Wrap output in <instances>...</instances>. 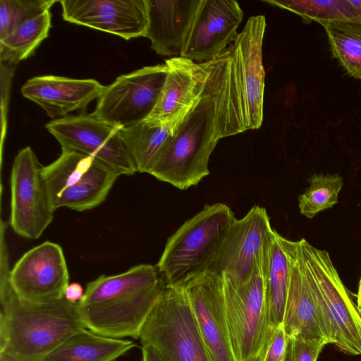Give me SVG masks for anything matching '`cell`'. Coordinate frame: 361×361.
Segmentation results:
<instances>
[{"instance_id": "6da1fadb", "label": "cell", "mask_w": 361, "mask_h": 361, "mask_svg": "<svg viewBox=\"0 0 361 361\" xmlns=\"http://www.w3.org/2000/svg\"><path fill=\"white\" fill-rule=\"evenodd\" d=\"M204 66L198 94L149 173L180 190L197 185L209 175V157L219 140L248 130L237 40Z\"/></svg>"}, {"instance_id": "7a4b0ae2", "label": "cell", "mask_w": 361, "mask_h": 361, "mask_svg": "<svg viewBox=\"0 0 361 361\" xmlns=\"http://www.w3.org/2000/svg\"><path fill=\"white\" fill-rule=\"evenodd\" d=\"M8 252L1 244L0 351L6 350L22 361H40L73 334L87 329L78 303L62 299L35 304L22 301L10 281Z\"/></svg>"}, {"instance_id": "3957f363", "label": "cell", "mask_w": 361, "mask_h": 361, "mask_svg": "<svg viewBox=\"0 0 361 361\" xmlns=\"http://www.w3.org/2000/svg\"><path fill=\"white\" fill-rule=\"evenodd\" d=\"M236 218L224 203L205 204L168 239L156 265L166 285L207 270Z\"/></svg>"}, {"instance_id": "277c9868", "label": "cell", "mask_w": 361, "mask_h": 361, "mask_svg": "<svg viewBox=\"0 0 361 361\" xmlns=\"http://www.w3.org/2000/svg\"><path fill=\"white\" fill-rule=\"evenodd\" d=\"M305 272L328 343L349 355H361V314L341 280L329 254L299 240Z\"/></svg>"}, {"instance_id": "5b68a950", "label": "cell", "mask_w": 361, "mask_h": 361, "mask_svg": "<svg viewBox=\"0 0 361 361\" xmlns=\"http://www.w3.org/2000/svg\"><path fill=\"white\" fill-rule=\"evenodd\" d=\"M139 339L164 361H211L188 297L181 285H166L142 325Z\"/></svg>"}, {"instance_id": "8992f818", "label": "cell", "mask_w": 361, "mask_h": 361, "mask_svg": "<svg viewBox=\"0 0 361 361\" xmlns=\"http://www.w3.org/2000/svg\"><path fill=\"white\" fill-rule=\"evenodd\" d=\"M41 173L53 209L78 212L102 203L121 176L93 156L65 148L54 162L42 166Z\"/></svg>"}, {"instance_id": "52a82bcc", "label": "cell", "mask_w": 361, "mask_h": 361, "mask_svg": "<svg viewBox=\"0 0 361 361\" xmlns=\"http://www.w3.org/2000/svg\"><path fill=\"white\" fill-rule=\"evenodd\" d=\"M268 253L269 251L245 282H236L221 274L230 339L236 361H255L264 344L266 331L264 270Z\"/></svg>"}, {"instance_id": "ba28073f", "label": "cell", "mask_w": 361, "mask_h": 361, "mask_svg": "<svg viewBox=\"0 0 361 361\" xmlns=\"http://www.w3.org/2000/svg\"><path fill=\"white\" fill-rule=\"evenodd\" d=\"M167 72L164 63L119 75L105 87L92 114L121 127L147 119L158 101Z\"/></svg>"}, {"instance_id": "9c48e42d", "label": "cell", "mask_w": 361, "mask_h": 361, "mask_svg": "<svg viewBox=\"0 0 361 361\" xmlns=\"http://www.w3.org/2000/svg\"><path fill=\"white\" fill-rule=\"evenodd\" d=\"M41 169L26 147L16 156L11 173L10 225L17 235L32 240L39 238L54 218Z\"/></svg>"}, {"instance_id": "30bf717a", "label": "cell", "mask_w": 361, "mask_h": 361, "mask_svg": "<svg viewBox=\"0 0 361 361\" xmlns=\"http://www.w3.org/2000/svg\"><path fill=\"white\" fill-rule=\"evenodd\" d=\"M45 128L61 148L93 156L120 175L131 176L137 172L120 136V126L91 114L54 119Z\"/></svg>"}, {"instance_id": "8fae6325", "label": "cell", "mask_w": 361, "mask_h": 361, "mask_svg": "<svg viewBox=\"0 0 361 361\" xmlns=\"http://www.w3.org/2000/svg\"><path fill=\"white\" fill-rule=\"evenodd\" d=\"M272 229L266 209L252 207L235 219L207 270L247 281L268 252Z\"/></svg>"}, {"instance_id": "7c38bea8", "label": "cell", "mask_w": 361, "mask_h": 361, "mask_svg": "<svg viewBox=\"0 0 361 361\" xmlns=\"http://www.w3.org/2000/svg\"><path fill=\"white\" fill-rule=\"evenodd\" d=\"M9 281L22 301L41 304L62 299L69 274L61 247L47 241L28 250L11 269Z\"/></svg>"}, {"instance_id": "4fadbf2b", "label": "cell", "mask_w": 361, "mask_h": 361, "mask_svg": "<svg viewBox=\"0 0 361 361\" xmlns=\"http://www.w3.org/2000/svg\"><path fill=\"white\" fill-rule=\"evenodd\" d=\"M166 286L162 278L155 286L139 292L116 294L87 305L78 302V312L85 327L94 333L114 338L137 339Z\"/></svg>"}, {"instance_id": "5bb4252c", "label": "cell", "mask_w": 361, "mask_h": 361, "mask_svg": "<svg viewBox=\"0 0 361 361\" xmlns=\"http://www.w3.org/2000/svg\"><path fill=\"white\" fill-rule=\"evenodd\" d=\"M181 285L190 301L211 361H236L226 318L221 274L204 271Z\"/></svg>"}, {"instance_id": "9a60e30c", "label": "cell", "mask_w": 361, "mask_h": 361, "mask_svg": "<svg viewBox=\"0 0 361 361\" xmlns=\"http://www.w3.org/2000/svg\"><path fill=\"white\" fill-rule=\"evenodd\" d=\"M243 16L235 0H200L180 56L199 63L217 59L237 39Z\"/></svg>"}, {"instance_id": "2e32d148", "label": "cell", "mask_w": 361, "mask_h": 361, "mask_svg": "<svg viewBox=\"0 0 361 361\" xmlns=\"http://www.w3.org/2000/svg\"><path fill=\"white\" fill-rule=\"evenodd\" d=\"M64 20L129 40L145 37L146 0H61Z\"/></svg>"}, {"instance_id": "e0dca14e", "label": "cell", "mask_w": 361, "mask_h": 361, "mask_svg": "<svg viewBox=\"0 0 361 361\" xmlns=\"http://www.w3.org/2000/svg\"><path fill=\"white\" fill-rule=\"evenodd\" d=\"M105 87L94 79L49 75L29 79L22 86L21 93L54 120L86 108L91 102L101 97Z\"/></svg>"}, {"instance_id": "ac0fdd59", "label": "cell", "mask_w": 361, "mask_h": 361, "mask_svg": "<svg viewBox=\"0 0 361 361\" xmlns=\"http://www.w3.org/2000/svg\"><path fill=\"white\" fill-rule=\"evenodd\" d=\"M167 75L158 101L145 120L159 124L179 123L200 91L204 62L175 56L165 61Z\"/></svg>"}, {"instance_id": "d6986e66", "label": "cell", "mask_w": 361, "mask_h": 361, "mask_svg": "<svg viewBox=\"0 0 361 361\" xmlns=\"http://www.w3.org/2000/svg\"><path fill=\"white\" fill-rule=\"evenodd\" d=\"M148 23L145 37L160 56L181 54L200 0H146Z\"/></svg>"}, {"instance_id": "ffe728a7", "label": "cell", "mask_w": 361, "mask_h": 361, "mask_svg": "<svg viewBox=\"0 0 361 361\" xmlns=\"http://www.w3.org/2000/svg\"><path fill=\"white\" fill-rule=\"evenodd\" d=\"M266 26L264 16H251L236 39L243 63L248 130L259 128L263 121L265 74L262 44Z\"/></svg>"}, {"instance_id": "44dd1931", "label": "cell", "mask_w": 361, "mask_h": 361, "mask_svg": "<svg viewBox=\"0 0 361 361\" xmlns=\"http://www.w3.org/2000/svg\"><path fill=\"white\" fill-rule=\"evenodd\" d=\"M298 245V241L288 240L275 229H272L264 270L266 320L264 341L283 324L292 264Z\"/></svg>"}, {"instance_id": "7402d4cb", "label": "cell", "mask_w": 361, "mask_h": 361, "mask_svg": "<svg viewBox=\"0 0 361 361\" xmlns=\"http://www.w3.org/2000/svg\"><path fill=\"white\" fill-rule=\"evenodd\" d=\"M295 254L283 325L288 337L328 341L321 314L307 281L299 240Z\"/></svg>"}, {"instance_id": "603a6c76", "label": "cell", "mask_w": 361, "mask_h": 361, "mask_svg": "<svg viewBox=\"0 0 361 361\" xmlns=\"http://www.w3.org/2000/svg\"><path fill=\"white\" fill-rule=\"evenodd\" d=\"M136 346L128 339L106 337L84 329L68 337L40 361H114Z\"/></svg>"}, {"instance_id": "cb8c5ba5", "label": "cell", "mask_w": 361, "mask_h": 361, "mask_svg": "<svg viewBox=\"0 0 361 361\" xmlns=\"http://www.w3.org/2000/svg\"><path fill=\"white\" fill-rule=\"evenodd\" d=\"M178 123L159 124L144 120L122 127L120 136L137 172L149 173L166 141Z\"/></svg>"}, {"instance_id": "d4e9b609", "label": "cell", "mask_w": 361, "mask_h": 361, "mask_svg": "<svg viewBox=\"0 0 361 361\" xmlns=\"http://www.w3.org/2000/svg\"><path fill=\"white\" fill-rule=\"evenodd\" d=\"M161 280L157 267L151 264H140L114 276L102 275L87 284L84 295L78 303L85 305L113 295L139 292L155 286Z\"/></svg>"}, {"instance_id": "484cf974", "label": "cell", "mask_w": 361, "mask_h": 361, "mask_svg": "<svg viewBox=\"0 0 361 361\" xmlns=\"http://www.w3.org/2000/svg\"><path fill=\"white\" fill-rule=\"evenodd\" d=\"M51 13L47 11L27 20L0 40L1 64L14 67L32 55L49 35Z\"/></svg>"}, {"instance_id": "4316f807", "label": "cell", "mask_w": 361, "mask_h": 361, "mask_svg": "<svg viewBox=\"0 0 361 361\" xmlns=\"http://www.w3.org/2000/svg\"><path fill=\"white\" fill-rule=\"evenodd\" d=\"M334 56L353 78L361 80V21L322 24Z\"/></svg>"}, {"instance_id": "83f0119b", "label": "cell", "mask_w": 361, "mask_h": 361, "mask_svg": "<svg viewBox=\"0 0 361 361\" xmlns=\"http://www.w3.org/2000/svg\"><path fill=\"white\" fill-rule=\"evenodd\" d=\"M271 6L299 15L305 22L315 20L320 24L339 20L361 21L349 0H263Z\"/></svg>"}, {"instance_id": "f1b7e54d", "label": "cell", "mask_w": 361, "mask_h": 361, "mask_svg": "<svg viewBox=\"0 0 361 361\" xmlns=\"http://www.w3.org/2000/svg\"><path fill=\"white\" fill-rule=\"evenodd\" d=\"M309 183V187L298 197V206L303 216L312 219L338 202L343 179L338 173H314Z\"/></svg>"}, {"instance_id": "f546056e", "label": "cell", "mask_w": 361, "mask_h": 361, "mask_svg": "<svg viewBox=\"0 0 361 361\" xmlns=\"http://www.w3.org/2000/svg\"><path fill=\"white\" fill-rule=\"evenodd\" d=\"M56 0H0V40L27 20L50 11Z\"/></svg>"}, {"instance_id": "4dcf8cb0", "label": "cell", "mask_w": 361, "mask_h": 361, "mask_svg": "<svg viewBox=\"0 0 361 361\" xmlns=\"http://www.w3.org/2000/svg\"><path fill=\"white\" fill-rule=\"evenodd\" d=\"M327 343L322 340H306L290 336L285 361H317Z\"/></svg>"}, {"instance_id": "1f68e13d", "label": "cell", "mask_w": 361, "mask_h": 361, "mask_svg": "<svg viewBox=\"0 0 361 361\" xmlns=\"http://www.w3.org/2000/svg\"><path fill=\"white\" fill-rule=\"evenodd\" d=\"M288 340L282 324L265 341L257 358L259 361H285Z\"/></svg>"}, {"instance_id": "d6a6232c", "label": "cell", "mask_w": 361, "mask_h": 361, "mask_svg": "<svg viewBox=\"0 0 361 361\" xmlns=\"http://www.w3.org/2000/svg\"><path fill=\"white\" fill-rule=\"evenodd\" d=\"M85 291L80 283H69L65 290L64 297L68 301L74 303L79 302L84 295Z\"/></svg>"}, {"instance_id": "836d02e7", "label": "cell", "mask_w": 361, "mask_h": 361, "mask_svg": "<svg viewBox=\"0 0 361 361\" xmlns=\"http://www.w3.org/2000/svg\"><path fill=\"white\" fill-rule=\"evenodd\" d=\"M141 361H164L159 353L150 345H142Z\"/></svg>"}, {"instance_id": "e575fe53", "label": "cell", "mask_w": 361, "mask_h": 361, "mask_svg": "<svg viewBox=\"0 0 361 361\" xmlns=\"http://www.w3.org/2000/svg\"><path fill=\"white\" fill-rule=\"evenodd\" d=\"M0 361H22L13 354L4 350L0 351Z\"/></svg>"}, {"instance_id": "d590c367", "label": "cell", "mask_w": 361, "mask_h": 361, "mask_svg": "<svg viewBox=\"0 0 361 361\" xmlns=\"http://www.w3.org/2000/svg\"><path fill=\"white\" fill-rule=\"evenodd\" d=\"M357 307L360 312H361V278L359 281L358 291L357 295Z\"/></svg>"}, {"instance_id": "8d00e7d4", "label": "cell", "mask_w": 361, "mask_h": 361, "mask_svg": "<svg viewBox=\"0 0 361 361\" xmlns=\"http://www.w3.org/2000/svg\"><path fill=\"white\" fill-rule=\"evenodd\" d=\"M349 1L352 4V5L355 7V8L356 9V11H357V13L359 14L360 18L361 19V0H360V1L349 0Z\"/></svg>"}, {"instance_id": "74e56055", "label": "cell", "mask_w": 361, "mask_h": 361, "mask_svg": "<svg viewBox=\"0 0 361 361\" xmlns=\"http://www.w3.org/2000/svg\"><path fill=\"white\" fill-rule=\"evenodd\" d=\"M255 361H259L258 358H257Z\"/></svg>"}, {"instance_id": "f35d334b", "label": "cell", "mask_w": 361, "mask_h": 361, "mask_svg": "<svg viewBox=\"0 0 361 361\" xmlns=\"http://www.w3.org/2000/svg\"><path fill=\"white\" fill-rule=\"evenodd\" d=\"M360 314H361V312H360Z\"/></svg>"}]
</instances>
